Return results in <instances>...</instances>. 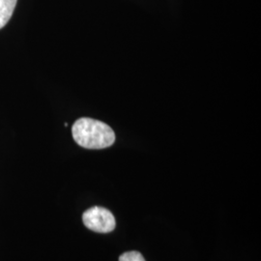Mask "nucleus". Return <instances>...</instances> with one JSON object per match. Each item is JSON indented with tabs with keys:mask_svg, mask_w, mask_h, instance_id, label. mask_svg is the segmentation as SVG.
Here are the masks:
<instances>
[{
	"mask_svg": "<svg viewBox=\"0 0 261 261\" xmlns=\"http://www.w3.org/2000/svg\"><path fill=\"white\" fill-rule=\"evenodd\" d=\"M75 142L87 149H103L112 146L115 141V134L103 122L91 118H80L72 127Z\"/></svg>",
	"mask_w": 261,
	"mask_h": 261,
	"instance_id": "1",
	"label": "nucleus"
},
{
	"mask_svg": "<svg viewBox=\"0 0 261 261\" xmlns=\"http://www.w3.org/2000/svg\"><path fill=\"white\" fill-rule=\"evenodd\" d=\"M83 221L87 228L99 233L112 232L116 225L112 212L100 206H94L86 210L83 215Z\"/></svg>",
	"mask_w": 261,
	"mask_h": 261,
	"instance_id": "2",
	"label": "nucleus"
},
{
	"mask_svg": "<svg viewBox=\"0 0 261 261\" xmlns=\"http://www.w3.org/2000/svg\"><path fill=\"white\" fill-rule=\"evenodd\" d=\"M18 0H0V29L9 21Z\"/></svg>",
	"mask_w": 261,
	"mask_h": 261,
	"instance_id": "3",
	"label": "nucleus"
},
{
	"mask_svg": "<svg viewBox=\"0 0 261 261\" xmlns=\"http://www.w3.org/2000/svg\"><path fill=\"white\" fill-rule=\"evenodd\" d=\"M119 261H145L142 254L139 252H124L119 257Z\"/></svg>",
	"mask_w": 261,
	"mask_h": 261,
	"instance_id": "4",
	"label": "nucleus"
}]
</instances>
